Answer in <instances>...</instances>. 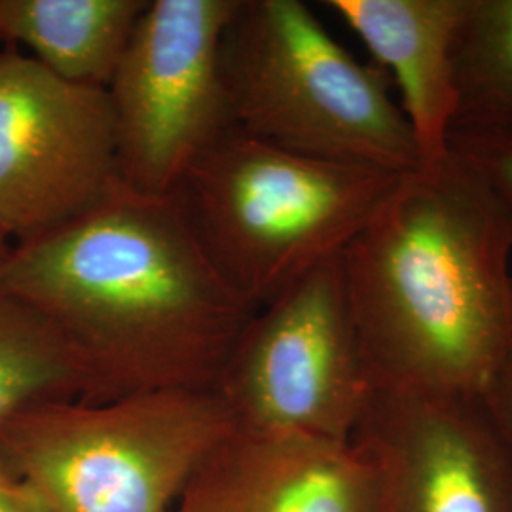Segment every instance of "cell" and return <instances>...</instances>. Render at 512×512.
<instances>
[{"label":"cell","mask_w":512,"mask_h":512,"mask_svg":"<svg viewBox=\"0 0 512 512\" xmlns=\"http://www.w3.org/2000/svg\"><path fill=\"white\" fill-rule=\"evenodd\" d=\"M215 389L239 431L351 442L374 384L342 255L255 311Z\"/></svg>","instance_id":"cell-6"},{"label":"cell","mask_w":512,"mask_h":512,"mask_svg":"<svg viewBox=\"0 0 512 512\" xmlns=\"http://www.w3.org/2000/svg\"><path fill=\"white\" fill-rule=\"evenodd\" d=\"M0 512H50L33 490V486L23 480L12 469L6 456L0 450Z\"/></svg>","instance_id":"cell-16"},{"label":"cell","mask_w":512,"mask_h":512,"mask_svg":"<svg viewBox=\"0 0 512 512\" xmlns=\"http://www.w3.org/2000/svg\"><path fill=\"white\" fill-rule=\"evenodd\" d=\"M173 512H382L372 459L351 440L238 427L192 476Z\"/></svg>","instance_id":"cell-10"},{"label":"cell","mask_w":512,"mask_h":512,"mask_svg":"<svg viewBox=\"0 0 512 512\" xmlns=\"http://www.w3.org/2000/svg\"><path fill=\"white\" fill-rule=\"evenodd\" d=\"M236 429L215 387L40 404L0 429V450L50 512H173Z\"/></svg>","instance_id":"cell-5"},{"label":"cell","mask_w":512,"mask_h":512,"mask_svg":"<svg viewBox=\"0 0 512 512\" xmlns=\"http://www.w3.org/2000/svg\"><path fill=\"white\" fill-rule=\"evenodd\" d=\"M471 0H327L391 73L421 164L446 156L456 118V46Z\"/></svg>","instance_id":"cell-11"},{"label":"cell","mask_w":512,"mask_h":512,"mask_svg":"<svg viewBox=\"0 0 512 512\" xmlns=\"http://www.w3.org/2000/svg\"><path fill=\"white\" fill-rule=\"evenodd\" d=\"M512 224L458 158L406 173L342 253L374 387L488 395L512 368Z\"/></svg>","instance_id":"cell-2"},{"label":"cell","mask_w":512,"mask_h":512,"mask_svg":"<svg viewBox=\"0 0 512 512\" xmlns=\"http://www.w3.org/2000/svg\"><path fill=\"white\" fill-rule=\"evenodd\" d=\"M120 181L109 93L0 52V230L16 243L82 217Z\"/></svg>","instance_id":"cell-8"},{"label":"cell","mask_w":512,"mask_h":512,"mask_svg":"<svg viewBox=\"0 0 512 512\" xmlns=\"http://www.w3.org/2000/svg\"><path fill=\"white\" fill-rule=\"evenodd\" d=\"M0 291L46 317L84 370V401L215 387L256 308L220 275L175 196L126 184L12 245Z\"/></svg>","instance_id":"cell-1"},{"label":"cell","mask_w":512,"mask_h":512,"mask_svg":"<svg viewBox=\"0 0 512 512\" xmlns=\"http://www.w3.org/2000/svg\"><path fill=\"white\" fill-rule=\"evenodd\" d=\"M220 65L232 124L251 137L395 173L423 165L387 73L357 61L302 0H239Z\"/></svg>","instance_id":"cell-4"},{"label":"cell","mask_w":512,"mask_h":512,"mask_svg":"<svg viewBox=\"0 0 512 512\" xmlns=\"http://www.w3.org/2000/svg\"><path fill=\"white\" fill-rule=\"evenodd\" d=\"M8 236L0 230V266H2V262L6 260V256L10 253V249H12V245L8 243Z\"/></svg>","instance_id":"cell-18"},{"label":"cell","mask_w":512,"mask_h":512,"mask_svg":"<svg viewBox=\"0 0 512 512\" xmlns=\"http://www.w3.org/2000/svg\"><path fill=\"white\" fill-rule=\"evenodd\" d=\"M239 0H148L107 86L120 181L171 198L232 124L220 48Z\"/></svg>","instance_id":"cell-7"},{"label":"cell","mask_w":512,"mask_h":512,"mask_svg":"<svg viewBox=\"0 0 512 512\" xmlns=\"http://www.w3.org/2000/svg\"><path fill=\"white\" fill-rule=\"evenodd\" d=\"M490 399L494 401L497 412L512 433V368L503 376V380L490 391Z\"/></svg>","instance_id":"cell-17"},{"label":"cell","mask_w":512,"mask_h":512,"mask_svg":"<svg viewBox=\"0 0 512 512\" xmlns=\"http://www.w3.org/2000/svg\"><path fill=\"white\" fill-rule=\"evenodd\" d=\"M86 395L84 370L65 338L38 311L0 291V429L40 404Z\"/></svg>","instance_id":"cell-13"},{"label":"cell","mask_w":512,"mask_h":512,"mask_svg":"<svg viewBox=\"0 0 512 512\" xmlns=\"http://www.w3.org/2000/svg\"><path fill=\"white\" fill-rule=\"evenodd\" d=\"M351 440L382 512H512V433L490 395L374 387Z\"/></svg>","instance_id":"cell-9"},{"label":"cell","mask_w":512,"mask_h":512,"mask_svg":"<svg viewBox=\"0 0 512 512\" xmlns=\"http://www.w3.org/2000/svg\"><path fill=\"white\" fill-rule=\"evenodd\" d=\"M450 133H512V0H471L456 46Z\"/></svg>","instance_id":"cell-14"},{"label":"cell","mask_w":512,"mask_h":512,"mask_svg":"<svg viewBox=\"0 0 512 512\" xmlns=\"http://www.w3.org/2000/svg\"><path fill=\"white\" fill-rule=\"evenodd\" d=\"M446 152L475 173L512 224V133L454 131Z\"/></svg>","instance_id":"cell-15"},{"label":"cell","mask_w":512,"mask_h":512,"mask_svg":"<svg viewBox=\"0 0 512 512\" xmlns=\"http://www.w3.org/2000/svg\"><path fill=\"white\" fill-rule=\"evenodd\" d=\"M148 0H0V40L27 46L55 76L105 88Z\"/></svg>","instance_id":"cell-12"},{"label":"cell","mask_w":512,"mask_h":512,"mask_svg":"<svg viewBox=\"0 0 512 512\" xmlns=\"http://www.w3.org/2000/svg\"><path fill=\"white\" fill-rule=\"evenodd\" d=\"M404 175L298 154L234 128L190 167L175 200L226 283L260 310L342 255Z\"/></svg>","instance_id":"cell-3"}]
</instances>
